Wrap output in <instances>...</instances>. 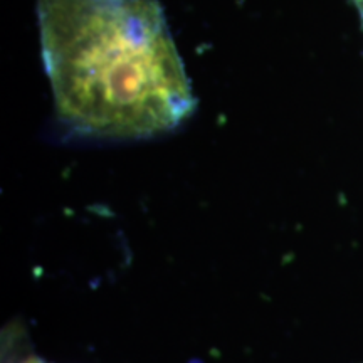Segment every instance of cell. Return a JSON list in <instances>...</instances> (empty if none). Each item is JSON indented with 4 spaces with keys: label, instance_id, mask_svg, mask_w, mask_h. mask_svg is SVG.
Masks as SVG:
<instances>
[{
    "label": "cell",
    "instance_id": "1",
    "mask_svg": "<svg viewBox=\"0 0 363 363\" xmlns=\"http://www.w3.org/2000/svg\"><path fill=\"white\" fill-rule=\"evenodd\" d=\"M40 45L62 123L101 138L170 131L195 110L158 0H35Z\"/></svg>",
    "mask_w": 363,
    "mask_h": 363
},
{
    "label": "cell",
    "instance_id": "2",
    "mask_svg": "<svg viewBox=\"0 0 363 363\" xmlns=\"http://www.w3.org/2000/svg\"><path fill=\"white\" fill-rule=\"evenodd\" d=\"M355 6H357V11H358V13H360L362 22H363V0H355Z\"/></svg>",
    "mask_w": 363,
    "mask_h": 363
}]
</instances>
